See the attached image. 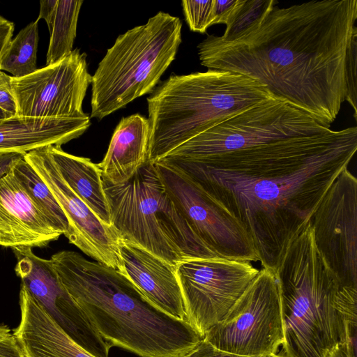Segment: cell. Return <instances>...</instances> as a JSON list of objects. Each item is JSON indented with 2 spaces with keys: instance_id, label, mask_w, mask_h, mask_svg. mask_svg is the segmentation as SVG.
Masks as SVG:
<instances>
[{
  "instance_id": "22",
  "label": "cell",
  "mask_w": 357,
  "mask_h": 357,
  "mask_svg": "<svg viewBox=\"0 0 357 357\" xmlns=\"http://www.w3.org/2000/svg\"><path fill=\"white\" fill-rule=\"evenodd\" d=\"M39 41L38 22H31L8 43L0 61V70L15 77L29 75L36 71Z\"/></svg>"
},
{
  "instance_id": "11",
  "label": "cell",
  "mask_w": 357,
  "mask_h": 357,
  "mask_svg": "<svg viewBox=\"0 0 357 357\" xmlns=\"http://www.w3.org/2000/svg\"><path fill=\"white\" fill-rule=\"evenodd\" d=\"M92 76L86 54L73 50L58 61L22 77L11 76L20 119H79L88 115L82 102Z\"/></svg>"
},
{
  "instance_id": "30",
  "label": "cell",
  "mask_w": 357,
  "mask_h": 357,
  "mask_svg": "<svg viewBox=\"0 0 357 357\" xmlns=\"http://www.w3.org/2000/svg\"><path fill=\"white\" fill-rule=\"evenodd\" d=\"M237 0H215L213 24H226Z\"/></svg>"
},
{
  "instance_id": "26",
  "label": "cell",
  "mask_w": 357,
  "mask_h": 357,
  "mask_svg": "<svg viewBox=\"0 0 357 357\" xmlns=\"http://www.w3.org/2000/svg\"><path fill=\"white\" fill-rule=\"evenodd\" d=\"M11 76L0 70V109L6 115V119L17 116V105L13 93Z\"/></svg>"
},
{
  "instance_id": "17",
  "label": "cell",
  "mask_w": 357,
  "mask_h": 357,
  "mask_svg": "<svg viewBox=\"0 0 357 357\" xmlns=\"http://www.w3.org/2000/svg\"><path fill=\"white\" fill-rule=\"evenodd\" d=\"M21 320L14 330L25 357H95L76 344L21 286Z\"/></svg>"
},
{
  "instance_id": "31",
  "label": "cell",
  "mask_w": 357,
  "mask_h": 357,
  "mask_svg": "<svg viewBox=\"0 0 357 357\" xmlns=\"http://www.w3.org/2000/svg\"><path fill=\"white\" fill-rule=\"evenodd\" d=\"M58 0L40 1V12L36 20L44 19L51 32L55 18Z\"/></svg>"
},
{
  "instance_id": "12",
  "label": "cell",
  "mask_w": 357,
  "mask_h": 357,
  "mask_svg": "<svg viewBox=\"0 0 357 357\" xmlns=\"http://www.w3.org/2000/svg\"><path fill=\"white\" fill-rule=\"evenodd\" d=\"M315 246L341 285L357 288V179L343 170L310 220Z\"/></svg>"
},
{
  "instance_id": "23",
  "label": "cell",
  "mask_w": 357,
  "mask_h": 357,
  "mask_svg": "<svg viewBox=\"0 0 357 357\" xmlns=\"http://www.w3.org/2000/svg\"><path fill=\"white\" fill-rule=\"evenodd\" d=\"M82 3V0H58L47 52V65L58 61L73 50Z\"/></svg>"
},
{
  "instance_id": "18",
  "label": "cell",
  "mask_w": 357,
  "mask_h": 357,
  "mask_svg": "<svg viewBox=\"0 0 357 357\" xmlns=\"http://www.w3.org/2000/svg\"><path fill=\"white\" fill-rule=\"evenodd\" d=\"M89 116L79 119L0 120V153H24L48 145L61 146L90 126Z\"/></svg>"
},
{
  "instance_id": "4",
  "label": "cell",
  "mask_w": 357,
  "mask_h": 357,
  "mask_svg": "<svg viewBox=\"0 0 357 357\" xmlns=\"http://www.w3.org/2000/svg\"><path fill=\"white\" fill-rule=\"evenodd\" d=\"M284 328V357H331L355 319L340 312L357 288L343 287L317 249L310 222L290 244L276 270Z\"/></svg>"
},
{
  "instance_id": "13",
  "label": "cell",
  "mask_w": 357,
  "mask_h": 357,
  "mask_svg": "<svg viewBox=\"0 0 357 357\" xmlns=\"http://www.w3.org/2000/svg\"><path fill=\"white\" fill-rule=\"evenodd\" d=\"M31 248H12L21 286L76 344L95 357H109L112 346L63 285L50 259L36 256Z\"/></svg>"
},
{
  "instance_id": "21",
  "label": "cell",
  "mask_w": 357,
  "mask_h": 357,
  "mask_svg": "<svg viewBox=\"0 0 357 357\" xmlns=\"http://www.w3.org/2000/svg\"><path fill=\"white\" fill-rule=\"evenodd\" d=\"M10 172L51 226L65 235L68 229V220L54 196L31 165L22 158L14 165Z\"/></svg>"
},
{
  "instance_id": "10",
  "label": "cell",
  "mask_w": 357,
  "mask_h": 357,
  "mask_svg": "<svg viewBox=\"0 0 357 357\" xmlns=\"http://www.w3.org/2000/svg\"><path fill=\"white\" fill-rule=\"evenodd\" d=\"M174 204L199 238L219 257L259 261L241 223L198 184L170 164L153 163Z\"/></svg>"
},
{
  "instance_id": "6",
  "label": "cell",
  "mask_w": 357,
  "mask_h": 357,
  "mask_svg": "<svg viewBox=\"0 0 357 357\" xmlns=\"http://www.w3.org/2000/svg\"><path fill=\"white\" fill-rule=\"evenodd\" d=\"M110 223L119 237L176 266L193 259L219 257L195 234L167 192L153 163L127 181L102 178Z\"/></svg>"
},
{
  "instance_id": "14",
  "label": "cell",
  "mask_w": 357,
  "mask_h": 357,
  "mask_svg": "<svg viewBox=\"0 0 357 357\" xmlns=\"http://www.w3.org/2000/svg\"><path fill=\"white\" fill-rule=\"evenodd\" d=\"M24 160L49 188L68 222L65 236L96 261L122 273L120 238L114 229L104 223L66 184L46 146L26 153Z\"/></svg>"
},
{
  "instance_id": "5",
  "label": "cell",
  "mask_w": 357,
  "mask_h": 357,
  "mask_svg": "<svg viewBox=\"0 0 357 357\" xmlns=\"http://www.w3.org/2000/svg\"><path fill=\"white\" fill-rule=\"evenodd\" d=\"M272 98L264 85L236 72L172 74L147 98L148 161H158L211 126Z\"/></svg>"
},
{
  "instance_id": "32",
  "label": "cell",
  "mask_w": 357,
  "mask_h": 357,
  "mask_svg": "<svg viewBox=\"0 0 357 357\" xmlns=\"http://www.w3.org/2000/svg\"><path fill=\"white\" fill-rule=\"evenodd\" d=\"M14 24L0 16V61L8 45L12 40L14 32Z\"/></svg>"
},
{
  "instance_id": "27",
  "label": "cell",
  "mask_w": 357,
  "mask_h": 357,
  "mask_svg": "<svg viewBox=\"0 0 357 357\" xmlns=\"http://www.w3.org/2000/svg\"><path fill=\"white\" fill-rule=\"evenodd\" d=\"M0 357H25L15 337L6 325H0Z\"/></svg>"
},
{
  "instance_id": "3",
  "label": "cell",
  "mask_w": 357,
  "mask_h": 357,
  "mask_svg": "<svg viewBox=\"0 0 357 357\" xmlns=\"http://www.w3.org/2000/svg\"><path fill=\"white\" fill-rule=\"evenodd\" d=\"M50 260L101 337L141 357H183L203 339L188 321L153 304L121 272L63 250Z\"/></svg>"
},
{
  "instance_id": "9",
  "label": "cell",
  "mask_w": 357,
  "mask_h": 357,
  "mask_svg": "<svg viewBox=\"0 0 357 357\" xmlns=\"http://www.w3.org/2000/svg\"><path fill=\"white\" fill-rule=\"evenodd\" d=\"M259 272L250 261L220 257L189 259L176 266L188 321L202 338L223 319Z\"/></svg>"
},
{
  "instance_id": "16",
  "label": "cell",
  "mask_w": 357,
  "mask_h": 357,
  "mask_svg": "<svg viewBox=\"0 0 357 357\" xmlns=\"http://www.w3.org/2000/svg\"><path fill=\"white\" fill-rule=\"evenodd\" d=\"M61 235L10 172L0 179L1 246L44 247Z\"/></svg>"
},
{
  "instance_id": "20",
  "label": "cell",
  "mask_w": 357,
  "mask_h": 357,
  "mask_svg": "<svg viewBox=\"0 0 357 357\" xmlns=\"http://www.w3.org/2000/svg\"><path fill=\"white\" fill-rule=\"evenodd\" d=\"M46 149L66 184L104 223L112 226L109 204L98 164L89 158L68 153L61 146L48 145Z\"/></svg>"
},
{
  "instance_id": "29",
  "label": "cell",
  "mask_w": 357,
  "mask_h": 357,
  "mask_svg": "<svg viewBox=\"0 0 357 357\" xmlns=\"http://www.w3.org/2000/svg\"><path fill=\"white\" fill-rule=\"evenodd\" d=\"M357 327L351 328L346 339L336 345L331 357H356Z\"/></svg>"
},
{
  "instance_id": "8",
  "label": "cell",
  "mask_w": 357,
  "mask_h": 357,
  "mask_svg": "<svg viewBox=\"0 0 357 357\" xmlns=\"http://www.w3.org/2000/svg\"><path fill=\"white\" fill-rule=\"evenodd\" d=\"M216 348L249 357L277 354L284 342L276 271L263 268L222 321L203 337Z\"/></svg>"
},
{
  "instance_id": "34",
  "label": "cell",
  "mask_w": 357,
  "mask_h": 357,
  "mask_svg": "<svg viewBox=\"0 0 357 357\" xmlns=\"http://www.w3.org/2000/svg\"><path fill=\"white\" fill-rule=\"evenodd\" d=\"M7 119L6 114L0 109V120Z\"/></svg>"
},
{
  "instance_id": "24",
  "label": "cell",
  "mask_w": 357,
  "mask_h": 357,
  "mask_svg": "<svg viewBox=\"0 0 357 357\" xmlns=\"http://www.w3.org/2000/svg\"><path fill=\"white\" fill-rule=\"evenodd\" d=\"M275 0H237L226 25V29L220 38L231 40L258 22L268 11L278 4Z\"/></svg>"
},
{
  "instance_id": "28",
  "label": "cell",
  "mask_w": 357,
  "mask_h": 357,
  "mask_svg": "<svg viewBox=\"0 0 357 357\" xmlns=\"http://www.w3.org/2000/svg\"><path fill=\"white\" fill-rule=\"evenodd\" d=\"M183 357H249L237 355L220 350L205 339H202L197 346Z\"/></svg>"
},
{
  "instance_id": "33",
  "label": "cell",
  "mask_w": 357,
  "mask_h": 357,
  "mask_svg": "<svg viewBox=\"0 0 357 357\" xmlns=\"http://www.w3.org/2000/svg\"><path fill=\"white\" fill-rule=\"evenodd\" d=\"M24 155L20 153H0V179L9 173L14 165L24 158Z\"/></svg>"
},
{
  "instance_id": "35",
  "label": "cell",
  "mask_w": 357,
  "mask_h": 357,
  "mask_svg": "<svg viewBox=\"0 0 357 357\" xmlns=\"http://www.w3.org/2000/svg\"><path fill=\"white\" fill-rule=\"evenodd\" d=\"M268 357H284L282 356H281L280 354H275V355H273V356H268Z\"/></svg>"
},
{
  "instance_id": "15",
  "label": "cell",
  "mask_w": 357,
  "mask_h": 357,
  "mask_svg": "<svg viewBox=\"0 0 357 357\" xmlns=\"http://www.w3.org/2000/svg\"><path fill=\"white\" fill-rule=\"evenodd\" d=\"M120 255L123 266L122 273L153 304L167 314L188 321L176 266L133 243L121 239Z\"/></svg>"
},
{
  "instance_id": "2",
  "label": "cell",
  "mask_w": 357,
  "mask_h": 357,
  "mask_svg": "<svg viewBox=\"0 0 357 357\" xmlns=\"http://www.w3.org/2000/svg\"><path fill=\"white\" fill-rule=\"evenodd\" d=\"M356 0L275 5L233 40L208 36L198 55L208 70L248 76L330 127L345 100L356 117Z\"/></svg>"
},
{
  "instance_id": "7",
  "label": "cell",
  "mask_w": 357,
  "mask_h": 357,
  "mask_svg": "<svg viewBox=\"0 0 357 357\" xmlns=\"http://www.w3.org/2000/svg\"><path fill=\"white\" fill-rule=\"evenodd\" d=\"M181 29L178 17L160 11L119 35L92 75L91 117L101 120L151 93L176 58Z\"/></svg>"
},
{
  "instance_id": "19",
  "label": "cell",
  "mask_w": 357,
  "mask_h": 357,
  "mask_svg": "<svg viewBox=\"0 0 357 357\" xmlns=\"http://www.w3.org/2000/svg\"><path fill=\"white\" fill-rule=\"evenodd\" d=\"M149 123L135 114L123 117L116 127L107 151L98 164L102 178L112 184L129 180L148 162Z\"/></svg>"
},
{
  "instance_id": "25",
  "label": "cell",
  "mask_w": 357,
  "mask_h": 357,
  "mask_svg": "<svg viewBox=\"0 0 357 357\" xmlns=\"http://www.w3.org/2000/svg\"><path fill=\"white\" fill-rule=\"evenodd\" d=\"M185 21L190 29L201 33L213 25L215 0L182 1Z\"/></svg>"
},
{
  "instance_id": "1",
  "label": "cell",
  "mask_w": 357,
  "mask_h": 357,
  "mask_svg": "<svg viewBox=\"0 0 357 357\" xmlns=\"http://www.w3.org/2000/svg\"><path fill=\"white\" fill-rule=\"evenodd\" d=\"M357 151V128L331 129L287 104L250 119L235 150L162 158L229 211L263 268L276 271L330 186Z\"/></svg>"
}]
</instances>
